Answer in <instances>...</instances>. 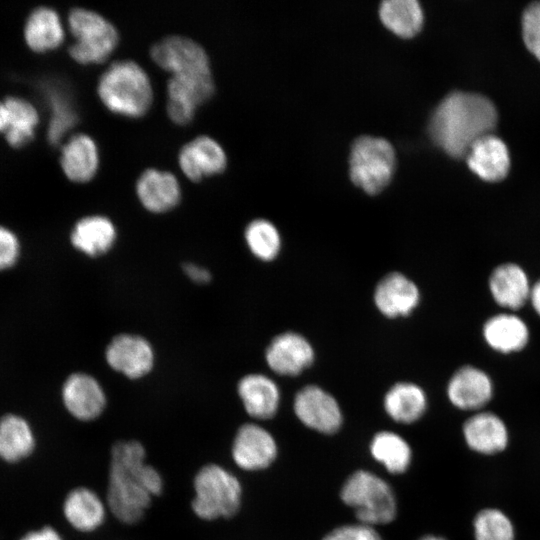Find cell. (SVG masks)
Masks as SVG:
<instances>
[{"label":"cell","instance_id":"20","mask_svg":"<svg viewBox=\"0 0 540 540\" xmlns=\"http://www.w3.org/2000/svg\"><path fill=\"white\" fill-rule=\"evenodd\" d=\"M465 442L480 454H496L508 444V430L504 421L496 414L478 411L463 425Z\"/></svg>","mask_w":540,"mask_h":540},{"label":"cell","instance_id":"15","mask_svg":"<svg viewBox=\"0 0 540 540\" xmlns=\"http://www.w3.org/2000/svg\"><path fill=\"white\" fill-rule=\"evenodd\" d=\"M62 397L66 409L81 421L98 418L106 406V396L100 384L82 373L73 374L66 380Z\"/></svg>","mask_w":540,"mask_h":540},{"label":"cell","instance_id":"42","mask_svg":"<svg viewBox=\"0 0 540 540\" xmlns=\"http://www.w3.org/2000/svg\"><path fill=\"white\" fill-rule=\"evenodd\" d=\"M420 540H445L442 537L434 536V535H427L421 538Z\"/></svg>","mask_w":540,"mask_h":540},{"label":"cell","instance_id":"36","mask_svg":"<svg viewBox=\"0 0 540 540\" xmlns=\"http://www.w3.org/2000/svg\"><path fill=\"white\" fill-rule=\"evenodd\" d=\"M522 35L527 49L540 61V1L531 3L524 10Z\"/></svg>","mask_w":540,"mask_h":540},{"label":"cell","instance_id":"9","mask_svg":"<svg viewBox=\"0 0 540 540\" xmlns=\"http://www.w3.org/2000/svg\"><path fill=\"white\" fill-rule=\"evenodd\" d=\"M277 456V444L263 427L246 423L239 427L231 445L234 463L245 471H259L269 467Z\"/></svg>","mask_w":540,"mask_h":540},{"label":"cell","instance_id":"3","mask_svg":"<svg viewBox=\"0 0 540 540\" xmlns=\"http://www.w3.org/2000/svg\"><path fill=\"white\" fill-rule=\"evenodd\" d=\"M97 90L109 110L128 117L145 114L153 100L147 73L133 61H118L110 65L101 75Z\"/></svg>","mask_w":540,"mask_h":540},{"label":"cell","instance_id":"23","mask_svg":"<svg viewBox=\"0 0 540 540\" xmlns=\"http://www.w3.org/2000/svg\"><path fill=\"white\" fill-rule=\"evenodd\" d=\"M63 512L74 529L89 533L99 529L104 523L107 505L94 490L77 487L66 496Z\"/></svg>","mask_w":540,"mask_h":540},{"label":"cell","instance_id":"41","mask_svg":"<svg viewBox=\"0 0 540 540\" xmlns=\"http://www.w3.org/2000/svg\"><path fill=\"white\" fill-rule=\"evenodd\" d=\"M529 302L535 313L540 317V279L531 287Z\"/></svg>","mask_w":540,"mask_h":540},{"label":"cell","instance_id":"16","mask_svg":"<svg viewBox=\"0 0 540 540\" xmlns=\"http://www.w3.org/2000/svg\"><path fill=\"white\" fill-rule=\"evenodd\" d=\"M314 351L301 335L287 332L276 336L266 351L269 367L280 375H297L310 366Z\"/></svg>","mask_w":540,"mask_h":540},{"label":"cell","instance_id":"37","mask_svg":"<svg viewBox=\"0 0 540 540\" xmlns=\"http://www.w3.org/2000/svg\"><path fill=\"white\" fill-rule=\"evenodd\" d=\"M323 540H382V538L373 526L359 523L337 527Z\"/></svg>","mask_w":540,"mask_h":540},{"label":"cell","instance_id":"22","mask_svg":"<svg viewBox=\"0 0 540 540\" xmlns=\"http://www.w3.org/2000/svg\"><path fill=\"white\" fill-rule=\"evenodd\" d=\"M136 192L143 206L155 213L174 208L181 196L176 177L157 169H148L141 174L136 183Z\"/></svg>","mask_w":540,"mask_h":540},{"label":"cell","instance_id":"30","mask_svg":"<svg viewBox=\"0 0 540 540\" xmlns=\"http://www.w3.org/2000/svg\"><path fill=\"white\" fill-rule=\"evenodd\" d=\"M370 452L375 460L393 474L404 473L411 463L409 444L391 431L377 433L371 441Z\"/></svg>","mask_w":540,"mask_h":540},{"label":"cell","instance_id":"12","mask_svg":"<svg viewBox=\"0 0 540 540\" xmlns=\"http://www.w3.org/2000/svg\"><path fill=\"white\" fill-rule=\"evenodd\" d=\"M106 360L116 371L135 379L146 375L153 366L154 354L151 345L140 336L122 334L108 345Z\"/></svg>","mask_w":540,"mask_h":540},{"label":"cell","instance_id":"28","mask_svg":"<svg viewBox=\"0 0 540 540\" xmlns=\"http://www.w3.org/2000/svg\"><path fill=\"white\" fill-rule=\"evenodd\" d=\"M426 407V395L422 388L414 383H397L384 398L387 414L400 423L415 422L424 414Z\"/></svg>","mask_w":540,"mask_h":540},{"label":"cell","instance_id":"27","mask_svg":"<svg viewBox=\"0 0 540 540\" xmlns=\"http://www.w3.org/2000/svg\"><path fill=\"white\" fill-rule=\"evenodd\" d=\"M116 230L113 223L104 216H88L78 221L71 233L75 248L89 256L106 253L113 245Z\"/></svg>","mask_w":540,"mask_h":540},{"label":"cell","instance_id":"40","mask_svg":"<svg viewBox=\"0 0 540 540\" xmlns=\"http://www.w3.org/2000/svg\"><path fill=\"white\" fill-rule=\"evenodd\" d=\"M22 540H63L59 533L52 527H44L39 531H33L25 535Z\"/></svg>","mask_w":540,"mask_h":540},{"label":"cell","instance_id":"5","mask_svg":"<svg viewBox=\"0 0 540 540\" xmlns=\"http://www.w3.org/2000/svg\"><path fill=\"white\" fill-rule=\"evenodd\" d=\"M340 496L346 505L354 508L362 524H387L396 516V499L391 487L369 471L354 472L344 483Z\"/></svg>","mask_w":540,"mask_h":540},{"label":"cell","instance_id":"18","mask_svg":"<svg viewBox=\"0 0 540 540\" xmlns=\"http://www.w3.org/2000/svg\"><path fill=\"white\" fill-rule=\"evenodd\" d=\"M466 158L470 170L487 182L501 181L510 169L508 148L493 134L478 139L471 146Z\"/></svg>","mask_w":540,"mask_h":540},{"label":"cell","instance_id":"25","mask_svg":"<svg viewBox=\"0 0 540 540\" xmlns=\"http://www.w3.org/2000/svg\"><path fill=\"white\" fill-rule=\"evenodd\" d=\"M24 41L36 53L58 48L64 41L65 31L58 13L49 7L34 9L26 19Z\"/></svg>","mask_w":540,"mask_h":540},{"label":"cell","instance_id":"6","mask_svg":"<svg viewBox=\"0 0 540 540\" xmlns=\"http://www.w3.org/2000/svg\"><path fill=\"white\" fill-rule=\"evenodd\" d=\"M68 25L76 39L69 48V54L78 63L103 62L116 48L119 39L116 28L94 11L73 9L68 17Z\"/></svg>","mask_w":540,"mask_h":540},{"label":"cell","instance_id":"17","mask_svg":"<svg viewBox=\"0 0 540 540\" xmlns=\"http://www.w3.org/2000/svg\"><path fill=\"white\" fill-rule=\"evenodd\" d=\"M178 161L186 177L199 181L222 172L227 158L218 142L208 136H199L183 146Z\"/></svg>","mask_w":540,"mask_h":540},{"label":"cell","instance_id":"34","mask_svg":"<svg viewBox=\"0 0 540 540\" xmlns=\"http://www.w3.org/2000/svg\"><path fill=\"white\" fill-rule=\"evenodd\" d=\"M245 239L251 252L264 261L274 259L280 250L279 233L267 220L252 221L245 230Z\"/></svg>","mask_w":540,"mask_h":540},{"label":"cell","instance_id":"38","mask_svg":"<svg viewBox=\"0 0 540 540\" xmlns=\"http://www.w3.org/2000/svg\"><path fill=\"white\" fill-rule=\"evenodd\" d=\"M18 251L16 236L7 228L0 226V270L14 264Z\"/></svg>","mask_w":540,"mask_h":540},{"label":"cell","instance_id":"4","mask_svg":"<svg viewBox=\"0 0 540 540\" xmlns=\"http://www.w3.org/2000/svg\"><path fill=\"white\" fill-rule=\"evenodd\" d=\"M193 490L191 509L201 520L232 518L242 504L239 479L217 463H208L198 469L193 478Z\"/></svg>","mask_w":540,"mask_h":540},{"label":"cell","instance_id":"26","mask_svg":"<svg viewBox=\"0 0 540 540\" xmlns=\"http://www.w3.org/2000/svg\"><path fill=\"white\" fill-rule=\"evenodd\" d=\"M238 394L246 412L256 419L273 417L279 406V390L268 377L261 374H250L238 383Z\"/></svg>","mask_w":540,"mask_h":540},{"label":"cell","instance_id":"11","mask_svg":"<svg viewBox=\"0 0 540 540\" xmlns=\"http://www.w3.org/2000/svg\"><path fill=\"white\" fill-rule=\"evenodd\" d=\"M494 385L490 376L472 365L460 367L447 385L449 401L458 409L480 411L493 397Z\"/></svg>","mask_w":540,"mask_h":540},{"label":"cell","instance_id":"24","mask_svg":"<svg viewBox=\"0 0 540 540\" xmlns=\"http://www.w3.org/2000/svg\"><path fill=\"white\" fill-rule=\"evenodd\" d=\"M60 165L65 176L73 182L91 180L99 166L94 140L86 134L73 135L62 147Z\"/></svg>","mask_w":540,"mask_h":540},{"label":"cell","instance_id":"35","mask_svg":"<svg viewBox=\"0 0 540 540\" xmlns=\"http://www.w3.org/2000/svg\"><path fill=\"white\" fill-rule=\"evenodd\" d=\"M475 540H514V526L501 510L488 508L481 510L475 517Z\"/></svg>","mask_w":540,"mask_h":540},{"label":"cell","instance_id":"10","mask_svg":"<svg viewBox=\"0 0 540 540\" xmlns=\"http://www.w3.org/2000/svg\"><path fill=\"white\" fill-rule=\"evenodd\" d=\"M294 411L304 425L321 433H335L342 424L337 401L314 385L306 386L296 394Z\"/></svg>","mask_w":540,"mask_h":540},{"label":"cell","instance_id":"13","mask_svg":"<svg viewBox=\"0 0 540 540\" xmlns=\"http://www.w3.org/2000/svg\"><path fill=\"white\" fill-rule=\"evenodd\" d=\"M531 287L526 271L512 262L496 266L488 279L494 302L509 312L521 309L529 301Z\"/></svg>","mask_w":540,"mask_h":540},{"label":"cell","instance_id":"21","mask_svg":"<svg viewBox=\"0 0 540 540\" xmlns=\"http://www.w3.org/2000/svg\"><path fill=\"white\" fill-rule=\"evenodd\" d=\"M419 299L417 286L397 272L385 276L374 293L377 308L391 318L409 314L417 306Z\"/></svg>","mask_w":540,"mask_h":540},{"label":"cell","instance_id":"32","mask_svg":"<svg viewBox=\"0 0 540 540\" xmlns=\"http://www.w3.org/2000/svg\"><path fill=\"white\" fill-rule=\"evenodd\" d=\"M382 22L402 37L416 34L423 22V13L415 0H386L380 6Z\"/></svg>","mask_w":540,"mask_h":540},{"label":"cell","instance_id":"39","mask_svg":"<svg viewBox=\"0 0 540 540\" xmlns=\"http://www.w3.org/2000/svg\"><path fill=\"white\" fill-rule=\"evenodd\" d=\"M184 272L190 279L199 284H205L210 281L211 274L205 268L199 267L193 263H187L183 266Z\"/></svg>","mask_w":540,"mask_h":540},{"label":"cell","instance_id":"19","mask_svg":"<svg viewBox=\"0 0 540 540\" xmlns=\"http://www.w3.org/2000/svg\"><path fill=\"white\" fill-rule=\"evenodd\" d=\"M486 344L502 354L523 350L530 338L526 322L514 312H501L488 318L482 329Z\"/></svg>","mask_w":540,"mask_h":540},{"label":"cell","instance_id":"1","mask_svg":"<svg viewBox=\"0 0 540 540\" xmlns=\"http://www.w3.org/2000/svg\"><path fill=\"white\" fill-rule=\"evenodd\" d=\"M163 488V477L146 463V449L140 441L120 440L113 444L106 505L117 520L126 525L139 523Z\"/></svg>","mask_w":540,"mask_h":540},{"label":"cell","instance_id":"29","mask_svg":"<svg viewBox=\"0 0 540 540\" xmlns=\"http://www.w3.org/2000/svg\"><path fill=\"white\" fill-rule=\"evenodd\" d=\"M168 102L191 111L207 101L214 92L210 74L172 75L167 84Z\"/></svg>","mask_w":540,"mask_h":540},{"label":"cell","instance_id":"2","mask_svg":"<svg viewBox=\"0 0 540 540\" xmlns=\"http://www.w3.org/2000/svg\"><path fill=\"white\" fill-rule=\"evenodd\" d=\"M498 114L487 97L471 92L448 94L434 110L429 122L433 142L452 157L467 155L471 146L495 129Z\"/></svg>","mask_w":540,"mask_h":540},{"label":"cell","instance_id":"33","mask_svg":"<svg viewBox=\"0 0 540 540\" xmlns=\"http://www.w3.org/2000/svg\"><path fill=\"white\" fill-rule=\"evenodd\" d=\"M47 95L51 112L47 137L51 144L56 145L74 127L78 117L64 92L50 89Z\"/></svg>","mask_w":540,"mask_h":540},{"label":"cell","instance_id":"8","mask_svg":"<svg viewBox=\"0 0 540 540\" xmlns=\"http://www.w3.org/2000/svg\"><path fill=\"white\" fill-rule=\"evenodd\" d=\"M154 62L172 75L210 74L205 50L195 41L182 36H169L150 51Z\"/></svg>","mask_w":540,"mask_h":540},{"label":"cell","instance_id":"7","mask_svg":"<svg viewBox=\"0 0 540 540\" xmlns=\"http://www.w3.org/2000/svg\"><path fill=\"white\" fill-rule=\"evenodd\" d=\"M349 165L353 183L367 193L375 194L389 183L393 175L395 153L387 140L362 136L352 146Z\"/></svg>","mask_w":540,"mask_h":540},{"label":"cell","instance_id":"14","mask_svg":"<svg viewBox=\"0 0 540 540\" xmlns=\"http://www.w3.org/2000/svg\"><path fill=\"white\" fill-rule=\"evenodd\" d=\"M40 118L36 107L28 100L9 96L0 101V134L13 148H21L35 136Z\"/></svg>","mask_w":540,"mask_h":540},{"label":"cell","instance_id":"31","mask_svg":"<svg viewBox=\"0 0 540 540\" xmlns=\"http://www.w3.org/2000/svg\"><path fill=\"white\" fill-rule=\"evenodd\" d=\"M34 448V437L27 422L16 415H5L0 420V457L16 461Z\"/></svg>","mask_w":540,"mask_h":540}]
</instances>
